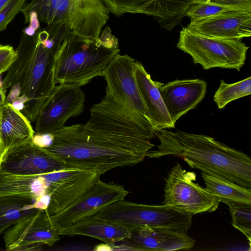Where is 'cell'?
Returning a JSON list of instances; mask_svg holds the SVG:
<instances>
[{"instance_id": "cell-5", "label": "cell", "mask_w": 251, "mask_h": 251, "mask_svg": "<svg viewBox=\"0 0 251 251\" xmlns=\"http://www.w3.org/2000/svg\"><path fill=\"white\" fill-rule=\"evenodd\" d=\"M33 11L56 43L68 35L99 40L110 13L101 0H29L20 12L25 21Z\"/></svg>"}, {"instance_id": "cell-7", "label": "cell", "mask_w": 251, "mask_h": 251, "mask_svg": "<svg viewBox=\"0 0 251 251\" xmlns=\"http://www.w3.org/2000/svg\"><path fill=\"white\" fill-rule=\"evenodd\" d=\"M192 216L170 205H149L122 200L104 207L90 217L118 224L131 232L146 227L187 232L192 225Z\"/></svg>"}, {"instance_id": "cell-6", "label": "cell", "mask_w": 251, "mask_h": 251, "mask_svg": "<svg viewBox=\"0 0 251 251\" xmlns=\"http://www.w3.org/2000/svg\"><path fill=\"white\" fill-rule=\"evenodd\" d=\"M54 76L57 83L83 86L98 76H103L109 64L119 53L118 49H109L100 39L92 40L73 35H66L56 43Z\"/></svg>"}, {"instance_id": "cell-28", "label": "cell", "mask_w": 251, "mask_h": 251, "mask_svg": "<svg viewBox=\"0 0 251 251\" xmlns=\"http://www.w3.org/2000/svg\"><path fill=\"white\" fill-rule=\"evenodd\" d=\"M27 0H10L0 10V32L7 27L16 15L21 11Z\"/></svg>"}, {"instance_id": "cell-11", "label": "cell", "mask_w": 251, "mask_h": 251, "mask_svg": "<svg viewBox=\"0 0 251 251\" xmlns=\"http://www.w3.org/2000/svg\"><path fill=\"white\" fill-rule=\"evenodd\" d=\"M128 193L123 185L99 179L70 206L50 216V221L58 231L92 216L109 204L124 200Z\"/></svg>"}, {"instance_id": "cell-29", "label": "cell", "mask_w": 251, "mask_h": 251, "mask_svg": "<svg viewBox=\"0 0 251 251\" xmlns=\"http://www.w3.org/2000/svg\"><path fill=\"white\" fill-rule=\"evenodd\" d=\"M17 57V50L12 46L0 45V75L8 71Z\"/></svg>"}, {"instance_id": "cell-21", "label": "cell", "mask_w": 251, "mask_h": 251, "mask_svg": "<svg viewBox=\"0 0 251 251\" xmlns=\"http://www.w3.org/2000/svg\"><path fill=\"white\" fill-rule=\"evenodd\" d=\"M60 235H83L109 244L127 240L132 232L118 224L88 217L58 231Z\"/></svg>"}, {"instance_id": "cell-4", "label": "cell", "mask_w": 251, "mask_h": 251, "mask_svg": "<svg viewBox=\"0 0 251 251\" xmlns=\"http://www.w3.org/2000/svg\"><path fill=\"white\" fill-rule=\"evenodd\" d=\"M52 133V144L43 149L66 168L95 170L102 175L116 168L136 165L145 158L91 136L82 124L63 126Z\"/></svg>"}, {"instance_id": "cell-19", "label": "cell", "mask_w": 251, "mask_h": 251, "mask_svg": "<svg viewBox=\"0 0 251 251\" xmlns=\"http://www.w3.org/2000/svg\"><path fill=\"white\" fill-rule=\"evenodd\" d=\"M141 251H171L190 250L195 240L187 232L146 227L132 232L127 239Z\"/></svg>"}, {"instance_id": "cell-22", "label": "cell", "mask_w": 251, "mask_h": 251, "mask_svg": "<svg viewBox=\"0 0 251 251\" xmlns=\"http://www.w3.org/2000/svg\"><path fill=\"white\" fill-rule=\"evenodd\" d=\"M45 175H18L0 169V196L16 195L37 200L47 194Z\"/></svg>"}, {"instance_id": "cell-10", "label": "cell", "mask_w": 251, "mask_h": 251, "mask_svg": "<svg viewBox=\"0 0 251 251\" xmlns=\"http://www.w3.org/2000/svg\"><path fill=\"white\" fill-rule=\"evenodd\" d=\"M85 93L73 84L56 86L35 120V133H53L64 126L69 119L83 113Z\"/></svg>"}, {"instance_id": "cell-34", "label": "cell", "mask_w": 251, "mask_h": 251, "mask_svg": "<svg viewBox=\"0 0 251 251\" xmlns=\"http://www.w3.org/2000/svg\"><path fill=\"white\" fill-rule=\"evenodd\" d=\"M50 196L46 194L36 200L35 205L38 209L47 210L50 202Z\"/></svg>"}, {"instance_id": "cell-31", "label": "cell", "mask_w": 251, "mask_h": 251, "mask_svg": "<svg viewBox=\"0 0 251 251\" xmlns=\"http://www.w3.org/2000/svg\"><path fill=\"white\" fill-rule=\"evenodd\" d=\"M25 22L29 23V25L24 29L23 33L28 36H34L40 27V21L37 13L34 11L30 12Z\"/></svg>"}, {"instance_id": "cell-16", "label": "cell", "mask_w": 251, "mask_h": 251, "mask_svg": "<svg viewBox=\"0 0 251 251\" xmlns=\"http://www.w3.org/2000/svg\"><path fill=\"white\" fill-rule=\"evenodd\" d=\"M159 90L172 122L194 109L204 98L206 81L200 79H176L163 84Z\"/></svg>"}, {"instance_id": "cell-2", "label": "cell", "mask_w": 251, "mask_h": 251, "mask_svg": "<svg viewBox=\"0 0 251 251\" xmlns=\"http://www.w3.org/2000/svg\"><path fill=\"white\" fill-rule=\"evenodd\" d=\"M155 136L159 144L146 157H181L192 168L251 188V159L240 151L213 137L180 130L163 129L156 131Z\"/></svg>"}, {"instance_id": "cell-12", "label": "cell", "mask_w": 251, "mask_h": 251, "mask_svg": "<svg viewBox=\"0 0 251 251\" xmlns=\"http://www.w3.org/2000/svg\"><path fill=\"white\" fill-rule=\"evenodd\" d=\"M59 235L47 210H38L8 228L3 240L6 251H40L44 245L51 247L59 241Z\"/></svg>"}, {"instance_id": "cell-20", "label": "cell", "mask_w": 251, "mask_h": 251, "mask_svg": "<svg viewBox=\"0 0 251 251\" xmlns=\"http://www.w3.org/2000/svg\"><path fill=\"white\" fill-rule=\"evenodd\" d=\"M34 134L25 114L7 101L0 107V138L5 153L14 147L32 142Z\"/></svg>"}, {"instance_id": "cell-26", "label": "cell", "mask_w": 251, "mask_h": 251, "mask_svg": "<svg viewBox=\"0 0 251 251\" xmlns=\"http://www.w3.org/2000/svg\"><path fill=\"white\" fill-rule=\"evenodd\" d=\"M228 206L232 218V226L251 242V203L225 200L221 201Z\"/></svg>"}, {"instance_id": "cell-17", "label": "cell", "mask_w": 251, "mask_h": 251, "mask_svg": "<svg viewBox=\"0 0 251 251\" xmlns=\"http://www.w3.org/2000/svg\"><path fill=\"white\" fill-rule=\"evenodd\" d=\"M95 170H78L72 175L50 184L47 194L50 196L47 208L50 216L67 208L100 179Z\"/></svg>"}, {"instance_id": "cell-36", "label": "cell", "mask_w": 251, "mask_h": 251, "mask_svg": "<svg viewBox=\"0 0 251 251\" xmlns=\"http://www.w3.org/2000/svg\"><path fill=\"white\" fill-rule=\"evenodd\" d=\"M6 91L4 89L2 85V81L0 79V107L4 105L6 102Z\"/></svg>"}, {"instance_id": "cell-35", "label": "cell", "mask_w": 251, "mask_h": 251, "mask_svg": "<svg viewBox=\"0 0 251 251\" xmlns=\"http://www.w3.org/2000/svg\"><path fill=\"white\" fill-rule=\"evenodd\" d=\"M93 250L95 251H112V245L107 243L99 244L96 246Z\"/></svg>"}, {"instance_id": "cell-18", "label": "cell", "mask_w": 251, "mask_h": 251, "mask_svg": "<svg viewBox=\"0 0 251 251\" xmlns=\"http://www.w3.org/2000/svg\"><path fill=\"white\" fill-rule=\"evenodd\" d=\"M135 76L146 109L147 117L155 130L175 127L159 87L163 83L153 80L142 64L135 61Z\"/></svg>"}, {"instance_id": "cell-24", "label": "cell", "mask_w": 251, "mask_h": 251, "mask_svg": "<svg viewBox=\"0 0 251 251\" xmlns=\"http://www.w3.org/2000/svg\"><path fill=\"white\" fill-rule=\"evenodd\" d=\"M205 188L219 198L225 200L251 203V188H247L234 182L205 173H201Z\"/></svg>"}, {"instance_id": "cell-30", "label": "cell", "mask_w": 251, "mask_h": 251, "mask_svg": "<svg viewBox=\"0 0 251 251\" xmlns=\"http://www.w3.org/2000/svg\"><path fill=\"white\" fill-rule=\"evenodd\" d=\"M193 3L208 2L232 8L251 11V0H192Z\"/></svg>"}, {"instance_id": "cell-3", "label": "cell", "mask_w": 251, "mask_h": 251, "mask_svg": "<svg viewBox=\"0 0 251 251\" xmlns=\"http://www.w3.org/2000/svg\"><path fill=\"white\" fill-rule=\"evenodd\" d=\"M17 57L2 80L4 89L18 84L20 97L26 102L23 112L31 122L36 118L55 88V52L45 48L37 33L28 36L23 33L16 50Z\"/></svg>"}, {"instance_id": "cell-38", "label": "cell", "mask_w": 251, "mask_h": 251, "mask_svg": "<svg viewBox=\"0 0 251 251\" xmlns=\"http://www.w3.org/2000/svg\"><path fill=\"white\" fill-rule=\"evenodd\" d=\"M10 0H0V10L7 4Z\"/></svg>"}, {"instance_id": "cell-25", "label": "cell", "mask_w": 251, "mask_h": 251, "mask_svg": "<svg viewBox=\"0 0 251 251\" xmlns=\"http://www.w3.org/2000/svg\"><path fill=\"white\" fill-rule=\"evenodd\" d=\"M251 94V77L231 84L221 80L214 96V101L221 109L229 102Z\"/></svg>"}, {"instance_id": "cell-27", "label": "cell", "mask_w": 251, "mask_h": 251, "mask_svg": "<svg viewBox=\"0 0 251 251\" xmlns=\"http://www.w3.org/2000/svg\"><path fill=\"white\" fill-rule=\"evenodd\" d=\"M234 9H236L208 2L193 3L187 9L185 16L194 21Z\"/></svg>"}, {"instance_id": "cell-23", "label": "cell", "mask_w": 251, "mask_h": 251, "mask_svg": "<svg viewBox=\"0 0 251 251\" xmlns=\"http://www.w3.org/2000/svg\"><path fill=\"white\" fill-rule=\"evenodd\" d=\"M35 201L16 195L0 196V235L21 219L39 210Z\"/></svg>"}, {"instance_id": "cell-32", "label": "cell", "mask_w": 251, "mask_h": 251, "mask_svg": "<svg viewBox=\"0 0 251 251\" xmlns=\"http://www.w3.org/2000/svg\"><path fill=\"white\" fill-rule=\"evenodd\" d=\"M100 40L105 47L109 49H118V40L112 34L108 26H106L100 33Z\"/></svg>"}, {"instance_id": "cell-14", "label": "cell", "mask_w": 251, "mask_h": 251, "mask_svg": "<svg viewBox=\"0 0 251 251\" xmlns=\"http://www.w3.org/2000/svg\"><path fill=\"white\" fill-rule=\"evenodd\" d=\"M65 168L64 164L33 142L14 147L5 152L0 169L18 175H38Z\"/></svg>"}, {"instance_id": "cell-33", "label": "cell", "mask_w": 251, "mask_h": 251, "mask_svg": "<svg viewBox=\"0 0 251 251\" xmlns=\"http://www.w3.org/2000/svg\"><path fill=\"white\" fill-rule=\"evenodd\" d=\"M54 139L52 133H35L32 142L36 146L45 148L51 145Z\"/></svg>"}, {"instance_id": "cell-37", "label": "cell", "mask_w": 251, "mask_h": 251, "mask_svg": "<svg viewBox=\"0 0 251 251\" xmlns=\"http://www.w3.org/2000/svg\"><path fill=\"white\" fill-rule=\"evenodd\" d=\"M5 154V151H4L1 140L0 138V166L1 163V161L2 160L3 157L4 156V155Z\"/></svg>"}, {"instance_id": "cell-1", "label": "cell", "mask_w": 251, "mask_h": 251, "mask_svg": "<svg viewBox=\"0 0 251 251\" xmlns=\"http://www.w3.org/2000/svg\"><path fill=\"white\" fill-rule=\"evenodd\" d=\"M135 60L118 54L104 74L105 95L90 109L84 125L90 136L144 157L154 146L155 130L146 109L135 76Z\"/></svg>"}, {"instance_id": "cell-13", "label": "cell", "mask_w": 251, "mask_h": 251, "mask_svg": "<svg viewBox=\"0 0 251 251\" xmlns=\"http://www.w3.org/2000/svg\"><path fill=\"white\" fill-rule=\"evenodd\" d=\"M110 12L121 16L142 14L153 17L162 27L170 30L181 23L192 0H101Z\"/></svg>"}, {"instance_id": "cell-8", "label": "cell", "mask_w": 251, "mask_h": 251, "mask_svg": "<svg viewBox=\"0 0 251 251\" xmlns=\"http://www.w3.org/2000/svg\"><path fill=\"white\" fill-rule=\"evenodd\" d=\"M177 48L189 54L194 64L204 70L214 68L240 71L244 65L249 47L240 40L225 39L202 35L183 27Z\"/></svg>"}, {"instance_id": "cell-9", "label": "cell", "mask_w": 251, "mask_h": 251, "mask_svg": "<svg viewBox=\"0 0 251 251\" xmlns=\"http://www.w3.org/2000/svg\"><path fill=\"white\" fill-rule=\"evenodd\" d=\"M196 177L194 172H187L177 163L166 178L163 204L192 216L215 211L221 202L219 198L195 183Z\"/></svg>"}, {"instance_id": "cell-15", "label": "cell", "mask_w": 251, "mask_h": 251, "mask_svg": "<svg viewBox=\"0 0 251 251\" xmlns=\"http://www.w3.org/2000/svg\"><path fill=\"white\" fill-rule=\"evenodd\" d=\"M186 28L206 36L241 40L251 35V11H227L205 19L191 21Z\"/></svg>"}]
</instances>
